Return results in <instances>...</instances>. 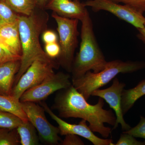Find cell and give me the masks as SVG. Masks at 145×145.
Returning a JSON list of instances; mask_svg holds the SVG:
<instances>
[{
    "mask_svg": "<svg viewBox=\"0 0 145 145\" xmlns=\"http://www.w3.org/2000/svg\"><path fill=\"white\" fill-rule=\"evenodd\" d=\"M0 46L2 47L3 49L5 50H6L7 52L13 54L12 52H10V50L8 49V47H7V46L6 45V44H5V43L4 41L3 40V39H2V38L1 35H0ZM14 55H15V54H14Z\"/></svg>",
    "mask_w": 145,
    "mask_h": 145,
    "instance_id": "cell-30",
    "label": "cell"
},
{
    "mask_svg": "<svg viewBox=\"0 0 145 145\" xmlns=\"http://www.w3.org/2000/svg\"><path fill=\"white\" fill-rule=\"evenodd\" d=\"M22 145L39 144V138L36 129L29 121H23L17 129Z\"/></svg>",
    "mask_w": 145,
    "mask_h": 145,
    "instance_id": "cell-17",
    "label": "cell"
},
{
    "mask_svg": "<svg viewBox=\"0 0 145 145\" xmlns=\"http://www.w3.org/2000/svg\"><path fill=\"white\" fill-rule=\"evenodd\" d=\"M86 7L80 0H48L44 9L61 17L81 21L88 11Z\"/></svg>",
    "mask_w": 145,
    "mask_h": 145,
    "instance_id": "cell-12",
    "label": "cell"
},
{
    "mask_svg": "<svg viewBox=\"0 0 145 145\" xmlns=\"http://www.w3.org/2000/svg\"><path fill=\"white\" fill-rule=\"evenodd\" d=\"M0 110L10 112L18 116L23 121H28L20 101L11 95L0 94Z\"/></svg>",
    "mask_w": 145,
    "mask_h": 145,
    "instance_id": "cell-16",
    "label": "cell"
},
{
    "mask_svg": "<svg viewBox=\"0 0 145 145\" xmlns=\"http://www.w3.org/2000/svg\"><path fill=\"white\" fill-rule=\"evenodd\" d=\"M18 17L4 0H0V24L17 22Z\"/></svg>",
    "mask_w": 145,
    "mask_h": 145,
    "instance_id": "cell-21",
    "label": "cell"
},
{
    "mask_svg": "<svg viewBox=\"0 0 145 145\" xmlns=\"http://www.w3.org/2000/svg\"><path fill=\"white\" fill-rule=\"evenodd\" d=\"M118 3L128 6L138 12L144 14L145 12V0H110Z\"/></svg>",
    "mask_w": 145,
    "mask_h": 145,
    "instance_id": "cell-23",
    "label": "cell"
},
{
    "mask_svg": "<svg viewBox=\"0 0 145 145\" xmlns=\"http://www.w3.org/2000/svg\"><path fill=\"white\" fill-rule=\"evenodd\" d=\"M23 121L15 114L0 110V128L16 129Z\"/></svg>",
    "mask_w": 145,
    "mask_h": 145,
    "instance_id": "cell-19",
    "label": "cell"
},
{
    "mask_svg": "<svg viewBox=\"0 0 145 145\" xmlns=\"http://www.w3.org/2000/svg\"><path fill=\"white\" fill-rule=\"evenodd\" d=\"M81 22V42L80 50L72 63V79L80 78L89 71L100 72L105 69L107 63L96 40L88 11Z\"/></svg>",
    "mask_w": 145,
    "mask_h": 145,
    "instance_id": "cell-3",
    "label": "cell"
},
{
    "mask_svg": "<svg viewBox=\"0 0 145 145\" xmlns=\"http://www.w3.org/2000/svg\"><path fill=\"white\" fill-rule=\"evenodd\" d=\"M145 95V79L133 88L124 89L122 94L121 107L124 115L132 108L141 97Z\"/></svg>",
    "mask_w": 145,
    "mask_h": 145,
    "instance_id": "cell-15",
    "label": "cell"
},
{
    "mask_svg": "<svg viewBox=\"0 0 145 145\" xmlns=\"http://www.w3.org/2000/svg\"><path fill=\"white\" fill-rule=\"evenodd\" d=\"M21 65V60L8 61L0 65V94L11 95L12 86Z\"/></svg>",
    "mask_w": 145,
    "mask_h": 145,
    "instance_id": "cell-13",
    "label": "cell"
},
{
    "mask_svg": "<svg viewBox=\"0 0 145 145\" xmlns=\"http://www.w3.org/2000/svg\"><path fill=\"white\" fill-rule=\"evenodd\" d=\"M114 145H145V141H137L133 135L123 132L119 140Z\"/></svg>",
    "mask_w": 145,
    "mask_h": 145,
    "instance_id": "cell-24",
    "label": "cell"
},
{
    "mask_svg": "<svg viewBox=\"0 0 145 145\" xmlns=\"http://www.w3.org/2000/svg\"><path fill=\"white\" fill-rule=\"evenodd\" d=\"M21 57L8 52L0 46V65L8 61L21 60Z\"/></svg>",
    "mask_w": 145,
    "mask_h": 145,
    "instance_id": "cell-27",
    "label": "cell"
},
{
    "mask_svg": "<svg viewBox=\"0 0 145 145\" xmlns=\"http://www.w3.org/2000/svg\"><path fill=\"white\" fill-rule=\"evenodd\" d=\"M69 74L62 72L50 75L40 84L29 89L21 96L20 102H40L57 91L65 89L72 85Z\"/></svg>",
    "mask_w": 145,
    "mask_h": 145,
    "instance_id": "cell-8",
    "label": "cell"
},
{
    "mask_svg": "<svg viewBox=\"0 0 145 145\" xmlns=\"http://www.w3.org/2000/svg\"><path fill=\"white\" fill-rule=\"evenodd\" d=\"M22 108L31 122L39 133V138L47 144H59L61 138L59 128L51 124L45 115L42 106L31 102H21Z\"/></svg>",
    "mask_w": 145,
    "mask_h": 145,
    "instance_id": "cell-7",
    "label": "cell"
},
{
    "mask_svg": "<svg viewBox=\"0 0 145 145\" xmlns=\"http://www.w3.org/2000/svg\"><path fill=\"white\" fill-rule=\"evenodd\" d=\"M40 104L44 108L45 111L57 122L61 135L75 134L86 138L94 145H114L113 140L111 139H102L96 136L87 124L86 120L82 119L78 124L69 123L53 113L45 103L40 102Z\"/></svg>",
    "mask_w": 145,
    "mask_h": 145,
    "instance_id": "cell-10",
    "label": "cell"
},
{
    "mask_svg": "<svg viewBox=\"0 0 145 145\" xmlns=\"http://www.w3.org/2000/svg\"><path fill=\"white\" fill-rule=\"evenodd\" d=\"M45 52L51 59L58 58L61 52L60 45L57 42L46 44L45 46Z\"/></svg>",
    "mask_w": 145,
    "mask_h": 145,
    "instance_id": "cell-25",
    "label": "cell"
},
{
    "mask_svg": "<svg viewBox=\"0 0 145 145\" xmlns=\"http://www.w3.org/2000/svg\"><path fill=\"white\" fill-rule=\"evenodd\" d=\"M52 16L56 21L59 37L61 52L58 63L69 72H71L74 53L78 46L79 20L64 18L54 12Z\"/></svg>",
    "mask_w": 145,
    "mask_h": 145,
    "instance_id": "cell-5",
    "label": "cell"
},
{
    "mask_svg": "<svg viewBox=\"0 0 145 145\" xmlns=\"http://www.w3.org/2000/svg\"><path fill=\"white\" fill-rule=\"evenodd\" d=\"M62 145H84V143L78 135L73 134L65 135V137L61 143Z\"/></svg>",
    "mask_w": 145,
    "mask_h": 145,
    "instance_id": "cell-26",
    "label": "cell"
},
{
    "mask_svg": "<svg viewBox=\"0 0 145 145\" xmlns=\"http://www.w3.org/2000/svg\"><path fill=\"white\" fill-rule=\"evenodd\" d=\"M123 132L128 133L135 137L143 138L145 140V118L140 116V121L135 127Z\"/></svg>",
    "mask_w": 145,
    "mask_h": 145,
    "instance_id": "cell-22",
    "label": "cell"
},
{
    "mask_svg": "<svg viewBox=\"0 0 145 145\" xmlns=\"http://www.w3.org/2000/svg\"><path fill=\"white\" fill-rule=\"evenodd\" d=\"M48 0H38V7L39 8L44 9Z\"/></svg>",
    "mask_w": 145,
    "mask_h": 145,
    "instance_id": "cell-31",
    "label": "cell"
},
{
    "mask_svg": "<svg viewBox=\"0 0 145 145\" xmlns=\"http://www.w3.org/2000/svg\"><path fill=\"white\" fill-rule=\"evenodd\" d=\"M59 65L56 61L36 60L23 74L12 89L11 95L20 101L25 91L38 85L54 73Z\"/></svg>",
    "mask_w": 145,
    "mask_h": 145,
    "instance_id": "cell-6",
    "label": "cell"
},
{
    "mask_svg": "<svg viewBox=\"0 0 145 145\" xmlns=\"http://www.w3.org/2000/svg\"><path fill=\"white\" fill-rule=\"evenodd\" d=\"M84 3L86 7H90L93 12L105 10L110 12L120 20L132 25L137 29L145 26V18L143 14L128 6L110 0H88Z\"/></svg>",
    "mask_w": 145,
    "mask_h": 145,
    "instance_id": "cell-9",
    "label": "cell"
},
{
    "mask_svg": "<svg viewBox=\"0 0 145 145\" xmlns=\"http://www.w3.org/2000/svg\"><path fill=\"white\" fill-rule=\"evenodd\" d=\"M42 39L45 44L57 42V36L54 31L46 29L42 34Z\"/></svg>",
    "mask_w": 145,
    "mask_h": 145,
    "instance_id": "cell-28",
    "label": "cell"
},
{
    "mask_svg": "<svg viewBox=\"0 0 145 145\" xmlns=\"http://www.w3.org/2000/svg\"><path fill=\"white\" fill-rule=\"evenodd\" d=\"M144 68V62L113 60L107 62L100 72L89 71L80 78L72 79V84L88 101L94 90L105 86L119 73H132Z\"/></svg>",
    "mask_w": 145,
    "mask_h": 145,
    "instance_id": "cell-4",
    "label": "cell"
},
{
    "mask_svg": "<svg viewBox=\"0 0 145 145\" xmlns=\"http://www.w3.org/2000/svg\"><path fill=\"white\" fill-rule=\"evenodd\" d=\"M104 99L101 98L96 105L88 103L72 85L57 95L53 106L60 117L84 119L88 122L89 127L93 132L99 133L106 138L111 134L112 129L106 127L105 123L114 126L116 117L111 109H104Z\"/></svg>",
    "mask_w": 145,
    "mask_h": 145,
    "instance_id": "cell-1",
    "label": "cell"
},
{
    "mask_svg": "<svg viewBox=\"0 0 145 145\" xmlns=\"http://www.w3.org/2000/svg\"><path fill=\"white\" fill-rule=\"evenodd\" d=\"M0 35L10 52L21 57L22 47L18 21L0 24Z\"/></svg>",
    "mask_w": 145,
    "mask_h": 145,
    "instance_id": "cell-14",
    "label": "cell"
},
{
    "mask_svg": "<svg viewBox=\"0 0 145 145\" xmlns=\"http://www.w3.org/2000/svg\"><path fill=\"white\" fill-rule=\"evenodd\" d=\"M16 13L29 16L38 7V0H4Z\"/></svg>",
    "mask_w": 145,
    "mask_h": 145,
    "instance_id": "cell-18",
    "label": "cell"
},
{
    "mask_svg": "<svg viewBox=\"0 0 145 145\" xmlns=\"http://www.w3.org/2000/svg\"><path fill=\"white\" fill-rule=\"evenodd\" d=\"M125 86V84L121 82L118 78H115L112 84L108 88L96 89L91 93V96H98L103 99L115 112L116 123L112 129H116L119 124L121 126L122 129L124 131L128 130L131 128L125 121L122 110V94Z\"/></svg>",
    "mask_w": 145,
    "mask_h": 145,
    "instance_id": "cell-11",
    "label": "cell"
},
{
    "mask_svg": "<svg viewBox=\"0 0 145 145\" xmlns=\"http://www.w3.org/2000/svg\"><path fill=\"white\" fill-rule=\"evenodd\" d=\"M37 10L29 16L19 15L18 26L22 47L20 69L15 79L16 84L34 61L41 60L54 62L42 49L40 44V35L46 29L48 21V13Z\"/></svg>",
    "mask_w": 145,
    "mask_h": 145,
    "instance_id": "cell-2",
    "label": "cell"
},
{
    "mask_svg": "<svg viewBox=\"0 0 145 145\" xmlns=\"http://www.w3.org/2000/svg\"><path fill=\"white\" fill-rule=\"evenodd\" d=\"M20 144L17 129L0 128V145H18Z\"/></svg>",
    "mask_w": 145,
    "mask_h": 145,
    "instance_id": "cell-20",
    "label": "cell"
},
{
    "mask_svg": "<svg viewBox=\"0 0 145 145\" xmlns=\"http://www.w3.org/2000/svg\"><path fill=\"white\" fill-rule=\"evenodd\" d=\"M138 34L137 37L138 39L145 43V25L144 27L142 28L137 29Z\"/></svg>",
    "mask_w": 145,
    "mask_h": 145,
    "instance_id": "cell-29",
    "label": "cell"
}]
</instances>
